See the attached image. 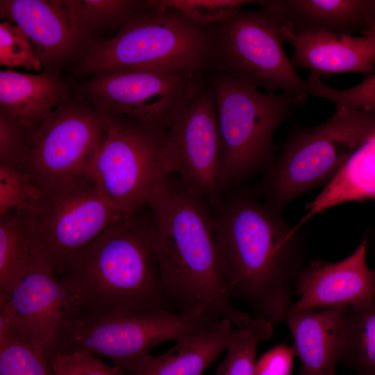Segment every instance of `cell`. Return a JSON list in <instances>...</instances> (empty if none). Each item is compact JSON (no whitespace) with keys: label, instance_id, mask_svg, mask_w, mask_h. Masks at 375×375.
<instances>
[{"label":"cell","instance_id":"cell-1","mask_svg":"<svg viewBox=\"0 0 375 375\" xmlns=\"http://www.w3.org/2000/svg\"><path fill=\"white\" fill-rule=\"evenodd\" d=\"M212 209L219 268L232 301L247 304L254 317L285 321L306 266L301 228L242 185L229 188Z\"/></svg>","mask_w":375,"mask_h":375},{"label":"cell","instance_id":"cell-2","mask_svg":"<svg viewBox=\"0 0 375 375\" xmlns=\"http://www.w3.org/2000/svg\"><path fill=\"white\" fill-rule=\"evenodd\" d=\"M155 227V251L164 293L179 312L228 319L236 328L254 316L233 304L222 278L212 206L169 175L148 200Z\"/></svg>","mask_w":375,"mask_h":375},{"label":"cell","instance_id":"cell-3","mask_svg":"<svg viewBox=\"0 0 375 375\" xmlns=\"http://www.w3.org/2000/svg\"><path fill=\"white\" fill-rule=\"evenodd\" d=\"M155 239L154 218L147 203L73 253L57 275L69 299L70 318L115 307L169 310Z\"/></svg>","mask_w":375,"mask_h":375},{"label":"cell","instance_id":"cell-4","mask_svg":"<svg viewBox=\"0 0 375 375\" xmlns=\"http://www.w3.org/2000/svg\"><path fill=\"white\" fill-rule=\"evenodd\" d=\"M148 67L203 78L212 72L206 28L166 7L144 8L70 69L87 78L107 70Z\"/></svg>","mask_w":375,"mask_h":375},{"label":"cell","instance_id":"cell-5","mask_svg":"<svg viewBox=\"0 0 375 375\" xmlns=\"http://www.w3.org/2000/svg\"><path fill=\"white\" fill-rule=\"evenodd\" d=\"M222 319L203 314L115 307L67 318L44 350L47 358L74 351L109 359L133 375L154 347L185 335L216 330Z\"/></svg>","mask_w":375,"mask_h":375},{"label":"cell","instance_id":"cell-6","mask_svg":"<svg viewBox=\"0 0 375 375\" xmlns=\"http://www.w3.org/2000/svg\"><path fill=\"white\" fill-rule=\"evenodd\" d=\"M374 131L375 112L343 108L319 126H293L256 191L281 211L298 196L329 183Z\"/></svg>","mask_w":375,"mask_h":375},{"label":"cell","instance_id":"cell-7","mask_svg":"<svg viewBox=\"0 0 375 375\" xmlns=\"http://www.w3.org/2000/svg\"><path fill=\"white\" fill-rule=\"evenodd\" d=\"M212 90L228 188L242 185L274 162V135L290 107V94L262 92L226 74L212 71Z\"/></svg>","mask_w":375,"mask_h":375},{"label":"cell","instance_id":"cell-8","mask_svg":"<svg viewBox=\"0 0 375 375\" xmlns=\"http://www.w3.org/2000/svg\"><path fill=\"white\" fill-rule=\"evenodd\" d=\"M40 188L26 208L31 258L56 276L73 253L124 217L88 172Z\"/></svg>","mask_w":375,"mask_h":375},{"label":"cell","instance_id":"cell-9","mask_svg":"<svg viewBox=\"0 0 375 375\" xmlns=\"http://www.w3.org/2000/svg\"><path fill=\"white\" fill-rule=\"evenodd\" d=\"M212 51V72L226 74L257 89L292 94L297 108L309 94L287 56L272 19L261 10L235 9L222 21L206 27Z\"/></svg>","mask_w":375,"mask_h":375},{"label":"cell","instance_id":"cell-10","mask_svg":"<svg viewBox=\"0 0 375 375\" xmlns=\"http://www.w3.org/2000/svg\"><path fill=\"white\" fill-rule=\"evenodd\" d=\"M106 119L108 134L88 173L128 217L147 204L156 185L169 176V124L124 117Z\"/></svg>","mask_w":375,"mask_h":375},{"label":"cell","instance_id":"cell-11","mask_svg":"<svg viewBox=\"0 0 375 375\" xmlns=\"http://www.w3.org/2000/svg\"><path fill=\"white\" fill-rule=\"evenodd\" d=\"M203 83V78L159 68L129 67L95 74L75 92L106 117L169 124Z\"/></svg>","mask_w":375,"mask_h":375},{"label":"cell","instance_id":"cell-12","mask_svg":"<svg viewBox=\"0 0 375 375\" xmlns=\"http://www.w3.org/2000/svg\"><path fill=\"white\" fill-rule=\"evenodd\" d=\"M167 162L190 193L212 205L229 189L215 100L210 85L197 91L174 115L168 127Z\"/></svg>","mask_w":375,"mask_h":375},{"label":"cell","instance_id":"cell-13","mask_svg":"<svg viewBox=\"0 0 375 375\" xmlns=\"http://www.w3.org/2000/svg\"><path fill=\"white\" fill-rule=\"evenodd\" d=\"M108 134L106 117L74 92L33 130L26 171L39 188L88 173Z\"/></svg>","mask_w":375,"mask_h":375},{"label":"cell","instance_id":"cell-14","mask_svg":"<svg viewBox=\"0 0 375 375\" xmlns=\"http://www.w3.org/2000/svg\"><path fill=\"white\" fill-rule=\"evenodd\" d=\"M0 15L28 37L42 72L60 76L101 42L78 0H1Z\"/></svg>","mask_w":375,"mask_h":375},{"label":"cell","instance_id":"cell-15","mask_svg":"<svg viewBox=\"0 0 375 375\" xmlns=\"http://www.w3.org/2000/svg\"><path fill=\"white\" fill-rule=\"evenodd\" d=\"M10 331L44 353L64 322L72 317L69 297L51 269L31 258L25 277L8 294Z\"/></svg>","mask_w":375,"mask_h":375},{"label":"cell","instance_id":"cell-16","mask_svg":"<svg viewBox=\"0 0 375 375\" xmlns=\"http://www.w3.org/2000/svg\"><path fill=\"white\" fill-rule=\"evenodd\" d=\"M364 238L346 258L328 262L314 260L300 273L295 294L300 296L290 310L352 306L374 300L375 283L367 262Z\"/></svg>","mask_w":375,"mask_h":375},{"label":"cell","instance_id":"cell-17","mask_svg":"<svg viewBox=\"0 0 375 375\" xmlns=\"http://www.w3.org/2000/svg\"><path fill=\"white\" fill-rule=\"evenodd\" d=\"M274 25L282 41L294 49L290 58L294 66L305 67L320 76L349 72L367 76L375 72V31L353 36L294 31Z\"/></svg>","mask_w":375,"mask_h":375},{"label":"cell","instance_id":"cell-18","mask_svg":"<svg viewBox=\"0 0 375 375\" xmlns=\"http://www.w3.org/2000/svg\"><path fill=\"white\" fill-rule=\"evenodd\" d=\"M278 26L294 31L361 35L375 31V0H262Z\"/></svg>","mask_w":375,"mask_h":375},{"label":"cell","instance_id":"cell-19","mask_svg":"<svg viewBox=\"0 0 375 375\" xmlns=\"http://www.w3.org/2000/svg\"><path fill=\"white\" fill-rule=\"evenodd\" d=\"M347 306L290 310L285 321L301 360L299 375H335L344 315Z\"/></svg>","mask_w":375,"mask_h":375},{"label":"cell","instance_id":"cell-20","mask_svg":"<svg viewBox=\"0 0 375 375\" xmlns=\"http://www.w3.org/2000/svg\"><path fill=\"white\" fill-rule=\"evenodd\" d=\"M74 92L60 76L0 72V110L34 129Z\"/></svg>","mask_w":375,"mask_h":375},{"label":"cell","instance_id":"cell-21","mask_svg":"<svg viewBox=\"0 0 375 375\" xmlns=\"http://www.w3.org/2000/svg\"><path fill=\"white\" fill-rule=\"evenodd\" d=\"M235 328L222 319L213 331L181 336L166 352L147 355L133 375H201L226 349Z\"/></svg>","mask_w":375,"mask_h":375},{"label":"cell","instance_id":"cell-22","mask_svg":"<svg viewBox=\"0 0 375 375\" xmlns=\"http://www.w3.org/2000/svg\"><path fill=\"white\" fill-rule=\"evenodd\" d=\"M367 200H375V131L307 205L297 226L338 205Z\"/></svg>","mask_w":375,"mask_h":375},{"label":"cell","instance_id":"cell-23","mask_svg":"<svg viewBox=\"0 0 375 375\" xmlns=\"http://www.w3.org/2000/svg\"><path fill=\"white\" fill-rule=\"evenodd\" d=\"M339 361L356 375H375V300L347 308Z\"/></svg>","mask_w":375,"mask_h":375},{"label":"cell","instance_id":"cell-24","mask_svg":"<svg viewBox=\"0 0 375 375\" xmlns=\"http://www.w3.org/2000/svg\"><path fill=\"white\" fill-rule=\"evenodd\" d=\"M31 243L26 209L0 215V293L9 294L26 275Z\"/></svg>","mask_w":375,"mask_h":375},{"label":"cell","instance_id":"cell-25","mask_svg":"<svg viewBox=\"0 0 375 375\" xmlns=\"http://www.w3.org/2000/svg\"><path fill=\"white\" fill-rule=\"evenodd\" d=\"M273 331L272 322L258 317L247 326L235 328L226 348V356L215 375H256L258 347L268 340Z\"/></svg>","mask_w":375,"mask_h":375},{"label":"cell","instance_id":"cell-26","mask_svg":"<svg viewBox=\"0 0 375 375\" xmlns=\"http://www.w3.org/2000/svg\"><path fill=\"white\" fill-rule=\"evenodd\" d=\"M0 375H51L44 352L10 331L0 341Z\"/></svg>","mask_w":375,"mask_h":375},{"label":"cell","instance_id":"cell-27","mask_svg":"<svg viewBox=\"0 0 375 375\" xmlns=\"http://www.w3.org/2000/svg\"><path fill=\"white\" fill-rule=\"evenodd\" d=\"M257 1L251 0H145L144 8L155 6L176 10L203 28L218 23L235 9Z\"/></svg>","mask_w":375,"mask_h":375},{"label":"cell","instance_id":"cell-28","mask_svg":"<svg viewBox=\"0 0 375 375\" xmlns=\"http://www.w3.org/2000/svg\"><path fill=\"white\" fill-rule=\"evenodd\" d=\"M309 94L333 102L336 108L375 112V74L365 76L359 84L337 90L324 84L321 76L310 72L307 81Z\"/></svg>","mask_w":375,"mask_h":375},{"label":"cell","instance_id":"cell-29","mask_svg":"<svg viewBox=\"0 0 375 375\" xmlns=\"http://www.w3.org/2000/svg\"><path fill=\"white\" fill-rule=\"evenodd\" d=\"M40 194V188L26 171L0 163V215L26 209Z\"/></svg>","mask_w":375,"mask_h":375},{"label":"cell","instance_id":"cell-30","mask_svg":"<svg viewBox=\"0 0 375 375\" xmlns=\"http://www.w3.org/2000/svg\"><path fill=\"white\" fill-rule=\"evenodd\" d=\"M33 130L0 110V163L26 171Z\"/></svg>","mask_w":375,"mask_h":375},{"label":"cell","instance_id":"cell-31","mask_svg":"<svg viewBox=\"0 0 375 375\" xmlns=\"http://www.w3.org/2000/svg\"><path fill=\"white\" fill-rule=\"evenodd\" d=\"M78 2L99 33L117 32L144 9L143 1L78 0Z\"/></svg>","mask_w":375,"mask_h":375},{"label":"cell","instance_id":"cell-32","mask_svg":"<svg viewBox=\"0 0 375 375\" xmlns=\"http://www.w3.org/2000/svg\"><path fill=\"white\" fill-rule=\"evenodd\" d=\"M0 65L42 72V64L23 31L16 24L0 23Z\"/></svg>","mask_w":375,"mask_h":375},{"label":"cell","instance_id":"cell-33","mask_svg":"<svg viewBox=\"0 0 375 375\" xmlns=\"http://www.w3.org/2000/svg\"><path fill=\"white\" fill-rule=\"evenodd\" d=\"M47 360L51 375H128L117 367L108 365L86 352L56 354Z\"/></svg>","mask_w":375,"mask_h":375},{"label":"cell","instance_id":"cell-34","mask_svg":"<svg viewBox=\"0 0 375 375\" xmlns=\"http://www.w3.org/2000/svg\"><path fill=\"white\" fill-rule=\"evenodd\" d=\"M294 356L292 346L277 344L256 361V375H291Z\"/></svg>","mask_w":375,"mask_h":375},{"label":"cell","instance_id":"cell-35","mask_svg":"<svg viewBox=\"0 0 375 375\" xmlns=\"http://www.w3.org/2000/svg\"><path fill=\"white\" fill-rule=\"evenodd\" d=\"M372 272H373V276H374V280L375 283V269L372 270Z\"/></svg>","mask_w":375,"mask_h":375}]
</instances>
